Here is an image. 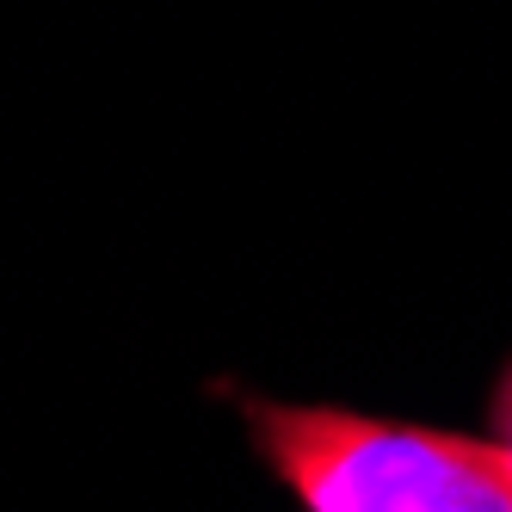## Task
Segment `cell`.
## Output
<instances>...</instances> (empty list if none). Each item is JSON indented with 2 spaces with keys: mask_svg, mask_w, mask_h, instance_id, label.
I'll use <instances>...</instances> for the list:
<instances>
[{
  "mask_svg": "<svg viewBox=\"0 0 512 512\" xmlns=\"http://www.w3.org/2000/svg\"><path fill=\"white\" fill-rule=\"evenodd\" d=\"M247 420L303 512H512L506 445L272 401H247Z\"/></svg>",
  "mask_w": 512,
  "mask_h": 512,
  "instance_id": "obj_1",
  "label": "cell"
},
{
  "mask_svg": "<svg viewBox=\"0 0 512 512\" xmlns=\"http://www.w3.org/2000/svg\"><path fill=\"white\" fill-rule=\"evenodd\" d=\"M494 445L512 451V377L500 383V401H494Z\"/></svg>",
  "mask_w": 512,
  "mask_h": 512,
  "instance_id": "obj_2",
  "label": "cell"
}]
</instances>
